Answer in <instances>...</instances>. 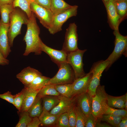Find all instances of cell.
Here are the masks:
<instances>
[{"label":"cell","mask_w":127,"mask_h":127,"mask_svg":"<svg viewBox=\"0 0 127 127\" xmlns=\"http://www.w3.org/2000/svg\"><path fill=\"white\" fill-rule=\"evenodd\" d=\"M114 3L117 12L122 20L127 14V0L114 1Z\"/></svg>","instance_id":"obj_29"},{"label":"cell","mask_w":127,"mask_h":127,"mask_svg":"<svg viewBox=\"0 0 127 127\" xmlns=\"http://www.w3.org/2000/svg\"><path fill=\"white\" fill-rule=\"evenodd\" d=\"M56 89L60 95L71 98V83L55 85Z\"/></svg>","instance_id":"obj_30"},{"label":"cell","mask_w":127,"mask_h":127,"mask_svg":"<svg viewBox=\"0 0 127 127\" xmlns=\"http://www.w3.org/2000/svg\"><path fill=\"white\" fill-rule=\"evenodd\" d=\"M50 79L49 77L40 75L37 76L31 84L26 87L33 90H40L48 84Z\"/></svg>","instance_id":"obj_23"},{"label":"cell","mask_w":127,"mask_h":127,"mask_svg":"<svg viewBox=\"0 0 127 127\" xmlns=\"http://www.w3.org/2000/svg\"><path fill=\"white\" fill-rule=\"evenodd\" d=\"M70 127H75L76 119L74 106L67 112Z\"/></svg>","instance_id":"obj_36"},{"label":"cell","mask_w":127,"mask_h":127,"mask_svg":"<svg viewBox=\"0 0 127 127\" xmlns=\"http://www.w3.org/2000/svg\"><path fill=\"white\" fill-rule=\"evenodd\" d=\"M31 0H14L12 3L14 8L19 7L26 14L28 18L31 16L32 12L30 8Z\"/></svg>","instance_id":"obj_27"},{"label":"cell","mask_w":127,"mask_h":127,"mask_svg":"<svg viewBox=\"0 0 127 127\" xmlns=\"http://www.w3.org/2000/svg\"><path fill=\"white\" fill-rule=\"evenodd\" d=\"M102 0L103 1V2H107L108 1H109V0Z\"/></svg>","instance_id":"obj_46"},{"label":"cell","mask_w":127,"mask_h":127,"mask_svg":"<svg viewBox=\"0 0 127 127\" xmlns=\"http://www.w3.org/2000/svg\"><path fill=\"white\" fill-rule=\"evenodd\" d=\"M24 88V96L20 112L28 111L34 102L40 90H33L25 86Z\"/></svg>","instance_id":"obj_18"},{"label":"cell","mask_w":127,"mask_h":127,"mask_svg":"<svg viewBox=\"0 0 127 127\" xmlns=\"http://www.w3.org/2000/svg\"><path fill=\"white\" fill-rule=\"evenodd\" d=\"M42 101L41 99L36 97L34 102L27 111L31 117H38L40 116L43 110Z\"/></svg>","instance_id":"obj_26"},{"label":"cell","mask_w":127,"mask_h":127,"mask_svg":"<svg viewBox=\"0 0 127 127\" xmlns=\"http://www.w3.org/2000/svg\"><path fill=\"white\" fill-rule=\"evenodd\" d=\"M71 6L63 0H51L50 10L54 15L64 12Z\"/></svg>","instance_id":"obj_21"},{"label":"cell","mask_w":127,"mask_h":127,"mask_svg":"<svg viewBox=\"0 0 127 127\" xmlns=\"http://www.w3.org/2000/svg\"><path fill=\"white\" fill-rule=\"evenodd\" d=\"M113 33L115 37V48L107 60L110 63L109 67L122 55L127 56V37L121 35L119 30H114Z\"/></svg>","instance_id":"obj_6"},{"label":"cell","mask_w":127,"mask_h":127,"mask_svg":"<svg viewBox=\"0 0 127 127\" xmlns=\"http://www.w3.org/2000/svg\"><path fill=\"white\" fill-rule=\"evenodd\" d=\"M127 117L123 118L117 127H127Z\"/></svg>","instance_id":"obj_42"},{"label":"cell","mask_w":127,"mask_h":127,"mask_svg":"<svg viewBox=\"0 0 127 127\" xmlns=\"http://www.w3.org/2000/svg\"><path fill=\"white\" fill-rule=\"evenodd\" d=\"M57 127H70L67 112L59 115L58 119L55 126Z\"/></svg>","instance_id":"obj_35"},{"label":"cell","mask_w":127,"mask_h":127,"mask_svg":"<svg viewBox=\"0 0 127 127\" xmlns=\"http://www.w3.org/2000/svg\"><path fill=\"white\" fill-rule=\"evenodd\" d=\"M77 26L75 23H70L66 30L62 50L67 53L79 49L78 47Z\"/></svg>","instance_id":"obj_9"},{"label":"cell","mask_w":127,"mask_h":127,"mask_svg":"<svg viewBox=\"0 0 127 127\" xmlns=\"http://www.w3.org/2000/svg\"><path fill=\"white\" fill-rule=\"evenodd\" d=\"M127 100V93L125 95L119 96L107 95V104L111 107L124 109V105Z\"/></svg>","instance_id":"obj_20"},{"label":"cell","mask_w":127,"mask_h":127,"mask_svg":"<svg viewBox=\"0 0 127 127\" xmlns=\"http://www.w3.org/2000/svg\"><path fill=\"white\" fill-rule=\"evenodd\" d=\"M27 25V31L23 39L26 46L23 55L27 56L32 52L36 55H40L42 51L40 48L41 40L39 36L40 30L36 22V17L32 12Z\"/></svg>","instance_id":"obj_1"},{"label":"cell","mask_w":127,"mask_h":127,"mask_svg":"<svg viewBox=\"0 0 127 127\" xmlns=\"http://www.w3.org/2000/svg\"><path fill=\"white\" fill-rule=\"evenodd\" d=\"M0 98L14 104V95L10 91H8L3 94H0Z\"/></svg>","instance_id":"obj_38"},{"label":"cell","mask_w":127,"mask_h":127,"mask_svg":"<svg viewBox=\"0 0 127 127\" xmlns=\"http://www.w3.org/2000/svg\"><path fill=\"white\" fill-rule=\"evenodd\" d=\"M9 63V60L4 57L0 52V65H5L8 64Z\"/></svg>","instance_id":"obj_41"},{"label":"cell","mask_w":127,"mask_h":127,"mask_svg":"<svg viewBox=\"0 0 127 127\" xmlns=\"http://www.w3.org/2000/svg\"><path fill=\"white\" fill-rule=\"evenodd\" d=\"M105 114L111 115L123 118L127 117V110L124 109H116L107 105Z\"/></svg>","instance_id":"obj_33"},{"label":"cell","mask_w":127,"mask_h":127,"mask_svg":"<svg viewBox=\"0 0 127 127\" xmlns=\"http://www.w3.org/2000/svg\"><path fill=\"white\" fill-rule=\"evenodd\" d=\"M87 50L79 49L67 54V62L71 65L73 70L75 79L84 76L86 74L83 69V57Z\"/></svg>","instance_id":"obj_7"},{"label":"cell","mask_w":127,"mask_h":127,"mask_svg":"<svg viewBox=\"0 0 127 127\" xmlns=\"http://www.w3.org/2000/svg\"><path fill=\"white\" fill-rule=\"evenodd\" d=\"M106 8L109 23L114 30H119V27L122 20L116 10L113 0L103 2Z\"/></svg>","instance_id":"obj_15"},{"label":"cell","mask_w":127,"mask_h":127,"mask_svg":"<svg viewBox=\"0 0 127 127\" xmlns=\"http://www.w3.org/2000/svg\"><path fill=\"white\" fill-rule=\"evenodd\" d=\"M30 8L40 23L48 29L51 26L54 16L51 11L39 6L32 0Z\"/></svg>","instance_id":"obj_10"},{"label":"cell","mask_w":127,"mask_h":127,"mask_svg":"<svg viewBox=\"0 0 127 127\" xmlns=\"http://www.w3.org/2000/svg\"><path fill=\"white\" fill-rule=\"evenodd\" d=\"M41 51L48 55L53 62L59 66L60 64L67 62V53L62 50H60L53 49L46 45L42 41L40 45Z\"/></svg>","instance_id":"obj_13"},{"label":"cell","mask_w":127,"mask_h":127,"mask_svg":"<svg viewBox=\"0 0 127 127\" xmlns=\"http://www.w3.org/2000/svg\"><path fill=\"white\" fill-rule=\"evenodd\" d=\"M107 95L104 86L99 85L95 95L92 98L91 113L97 119L105 114L107 104Z\"/></svg>","instance_id":"obj_3"},{"label":"cell","mask_w":127,"mask_h":127,"mask_svg":"<svg viewBox=\"0 0 127 127\" xmlns=\"http://www.w3.org/2000/svg\"><path fill=\"white\" fill-rule=\"evenodd\" d=\"M127 110V100L125 102L124 105V109Z\"/></svg>","instance_id":"obj_45"},{"label":"cell","mask_w":127,"mask_h":127,"mask_svg":"<svg viewBox=\"0 0 127 127\" xmlns=\"http://www.w3.org/2000/svg\"><path fill=\"white\" fill-rule=\"evenodd\" d=\"M58 97L59 99V103L49 112L53 115H59L67 112L76 103V96L69 98L60 95Z\"/></svg>","instance_id":"obj_12"},{"label":"cell","mask_w":127,"mask_h":127,"mask_svg":"<svg viewBox=\"0 0 127 127\" xmlns=\"http://www.w3.org/2000/svg\"><path fill=\"white\" fill-rule=\"evenodd\" d=\"M114 1H121L123 0H113Z\"/></svg>","instance_id":"obj_47"},{"label":"cell","mask_w":127,"mask_h":127,"mask_svg":"<svg viewBox=\"0 0 127 127\" xmlns=\"http://www.w3.org/2000/svg\"><path fill=\"white\" fill-rule=\"evenodd\" d=\"M123 118H124L111 115L104 114L101 119L103 121L107 122L111 126L117 127Z\"/></svg>","instance_id":"obj_31"},{"label":"cell","mask_w":127,"mask_h":127,"mask_svg":"<svg viewBox=\"0 0 127 127\" xmlns=\"http://www.w3.org/2000/svg\"><path fill=\"white\" fill-rule=\"evenodd\" d=\"M76 103L87 117L92 111V98L87 91L76 96Z\"/></svg>","instance_id":"obj_17"},{"label":"cell","mask_w":127,"mask_h":127,"mask_svg":"<svg viewBox=\"0 0 127 127\" xmlns=\"http://www.w3.org/2000/svg\"><path fill=\"white\" fill-rule=\"evenodd\" d=\"M28 18L26 13L19 7L14 8L10 16L8 36L10 46H12L15 38L21 33L22 25L27 24Z\"/></svg>","instance_id":"obj_2"},{"label":"cell","mask_w":127,"mask_h":127,"mask_svg":"<svg viewBox=\"0 0 127 127\" xmlns=\"http://www.w3.org/2000/svg\"><path fill=\"white\" fill-rule=\"evenodd\" d=\"M110 62L107 59L94 64L90 71L92 75L87 89V92L91 97L94 96L98 87L100 85V80L103 71L108 67Z\"/></svg>","instance_id":"obj_5"},{"label":"cell","mask_w":127,"mask_h":127,"mask_svg":"<svg viewBox=\"0 0 127 127\" xmlns=\"http://www.w3.org/2000/svg\"><path fill=\"white\" fill-rule=\"evenodd\" d=\"M92 75V73L90 71L84 76L75 79L71 83V98L87 91Z\"/></svg>","instance_id":"obj_11"},{"label":"cell","mask_w":127,"mask_h":127,"mask_svg":"<svg viewBox=\"0 0 127 127\" xmlns=\"http://www.w3.org/2000/svg\"><path fill=\"white\" fill-rule=\"evenodd\" d=\"M14 8L12 4L0 5V20L3 23H9L10 15Z\"/></svg>","instance_id":"obj_24"},{"label":"cell","mask_w":127,"mask_h":127,"mask_svg":"<svg viewBox=\"0 0 127 127\" xmlns=\"http://www.w3.org/2000/svg\"><path fill=\"white\" fill-rule=\"evenodd\" d=\"M25 93V89L23 88L21 91L14 95L13 105L20 112L23 101Z\"/></svg>","instance_id":"obj_34"},{"label":"cell","mask_w":127,"mask_h":127,"mask_svg":"<svg viewBox=\"0 0 127 127\" xmlns=\"http://www.w3.org/2000/svg\"><path fill=\"white\" fill-rule=\"evenodd\" d=\"M19 121L16 125V127H27L31 121L32 118L31 117L28 111L20 112Z\"/></svg>","instance_id":"obj_32"},{"label":"cell","mask_w":127,"mask_h":127,"mask_svg":"<svg viewBox=\"0 0 127 127\" xmlns=\"http://www.w3.org/2000/svg\"><path fill=\"white\" fill-rule=\"evenodd\" d=\"M40 123L38 117L32 118L31 121L27 127H38L40 125Z\"/></svg>","instance_id":"obj_40"},{"label":"cell","mask_w":127,"mask_h":127,"mask_svg":"<svg viewBox=\"0 0 127 127\" xmlns=\"http://www.w3.org/2000/svg\"><path fill=\"white\" fill-rule=\"evenodd\" d=\"M60 95L56 89L55 85L48 84L46 85L40 90L36 97L40 99L47 96H58Z\"/></svg>","instance_id":"obj_25"},{"label":"cell","mask_w":127,"mask_h":127,"mask_svg":"<svg viewBox=\"0 0 127 127\" xmlns=\"http://www.w3.org/2000/svg\"><path fill=\"white\" fill-rule=\"evenodd\" d=\"M98 122V121H97ZM96 127H111V126L109 124L105 123H101L97 122L96 125Z\"/></svg>","instance_id":"obj_43"},{"label":"cell","mask_w":127,"mask_h":127,"mask_svg":"<svg viewBox=\"0 0 127 127\" xmlns=\"http://www.w3.org/2000/svg\"><path fill=\"white\" fill-rule=\"evenodd\" d=\"M39 6L50 10L51 0H31Z\"/></svg>","instance_id":"obj_39"},{"label":"cell","mask_w":127,"mask_h":127,"mask_svg":"<svg viewBox=\"0 0 127 127\" xmlns=\"http://www.w3.org/2000/svg\"><path fill=\"white\" fill-rule=\"evenodd\" d=\"M41 75V73L37 70L28 66L23 69L16 77L25 86H27L37 76Z\"/></svg>","instance_id":"obj_16"},{"label":"cell","mask_w":127,"mask_h":127,"mask_svg":"<svg viewBox=\"0 0 127 127\" xmlns=\"http://www.w3.org/2000/svg\"><path fill=\"white\" fill-rule=\"evenodd\" d=\"M43 102V110L49 112L56 107L59 102L58 96L49 95L41 98Z\"/></svg>","instance_id":"obj_22"},{"label":"cell","mask_w":127,"mask_h":127,"mask_svg":"<svg viewBox=\"0 0 127 127\" xmlns=\"http://www.w3.org/2000/svg\"><path fill=\"white\" fill-rule=\"evenodd\" d=\"M14 0H0V5L6 4H12Z\"/></svg>","instance_id":"obj_44"},{"label":"cell","mask_w":127,"mask_h":127,"mask_svg":"<svg viewBox=\"0 0 127 127\" xmlns=\"http://www.w3.org/2000/svg\"><path fill=\"white\" fill-rule=\"evenodd\" d=\"M59 70L56 74L50 78L48 84L54 85L71 83L75 79L73 70L67 62L61 64L58 66Z\"/></svg>","instance_id":"obj_4"},{"label":"cell","mask_w":127,"mask_h":127,"mask_svg":"<svg viewBox=\"0 0 127 127\" xmlns=\"http://www.w3.org/2000/svg\"><path fill=\"white\" fill-rule=\"evenodd\" d=\"M78 7L76 5L72 6L64 12L54 15L51 26L48 29L50 33L54 34L62 30L63 24L67 20L76 15Z\"/></svg>","instance_id":"obj_8"},{"label":"cell","mask_w":127,"mask_h":127,"mask_svg":"<svg viewBox=\"0 0 127 127\" xmlns=\"http://www.w3.org/2000/svg\"><path fill=\"white\" fill-rule=\"evenodd\" d=\"M98 120L91 113L87 117L85 127H96Z\"/></svg>","instance_id":"obj_37"},{"label":"cell","mask_w":127,"mask_h":127,"mask_svg":"<svg viewBox=\"0 0 127 127\" xmlns=\"http://www.w3.org/2000/svg\"><path fill=\"white\" fill-rule=\"evenodd\" d=\"M76 122V127H85L87 117L76 103L74 106Z\"/></svg>","instance_id":"obj_28"},{"label":"cell","mask_w":127,"mask_h":127,"mask_svg":"<svg viewBox=\"0 0 127 127\" xmlns=\"http://www.w3.org/2000/svg\"><path fill=\"white\" fill-rule=\"evenodd\" d=\"M9 27V23H4L0 20V52L6 58L11 52L8 36Z\"/></svg>","instance_id":"obj_14"},{"label":"cell","mask_w":127,"mask_h":127,"mask_svg":"<svg viewBox=\"0 0 127 127\" xmlns=\"http://www.w3.org/2000/svg\"><path fill=\"white\" fill-rule=\"evenodd\" d=\"M58 117L59 115L51 114L49 112L43 110L38 118L40 123V125L46 127H55Z\"/></svg>","instance_id":"obj_19"}]
</instances>
